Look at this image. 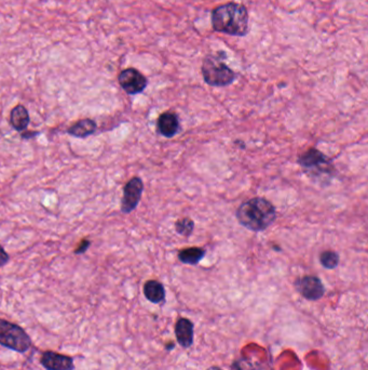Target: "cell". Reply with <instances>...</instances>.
<instances>
[{
	"label": "cell",
	"instance_id": "cell-1",
	"mask_svg": "<svg viewBox=\"0 0 368 370\" xmlns=\"http://www.w3.org/2000/svg\"><path fill=\"white\" fill-rule=\"evenodd\" d=\"M239 223L253 232L268 229L276 218L274 206L265 198L255 197L244 201L237 210Z\"/></svg>",
	"mask_w": 368,
	"mask_h": 370
},
{
	"label": "cell",
	"instance_id": "cell-2",
	"mask_svg": "<svg viewBox=\"0 0 368 370\" xmlns=\"http://www.w3.org/2000/svg\"><path fill=\"white\" fill-rule=\"evenodd\" d=\"M213 29L233 36H244L248 31V13L240 3H229L212 11Z\"/></svg>",
	"mask_w": 368,
	"mask_h": 370
},
{
	"label": "cell",
	"instance_id": "cell-3",
	"mask_svg": "<svg viewBox=\"0 0 368 370\" xmlns=\"http://www.w3.org/2000/svg\"><path fill=\"white\" fill-rule=\"evenodd\" d=\"M298 162L308 177L315 182L328 183L335 175V164L324 153L310 149L298 157Z\"/></svg>",
	"mask_w": 368,
	"mask_h": 370
},
{
	"label": "cell",
	"instance_id": "cell-4",
	"mask_svg": "<svg viewBox=\"0 0 368 370\" xmlns=\"http://www.w3.org/2000/svg\"><path fill=\"white\" fill-rule=\"evenodd\" d=\"M202 75L207 85L213 87H226L235 79V72L213 56L205 58L203 61Z\"/></svg>",
	"mask_w": 368,
	"mask_h": 370
},
{
	"label": "cell",
	"instance_id": "cell-5",
	"mask_svg": "<svg viewBox=\"0 0 368 370\" xmlns=\"http://www.w3.org/2000/svg\"><path fill=\"white\" fill-rule=\"evenodd\" d=\"M0 345L16 352L25 353L31 345V340L22 327L0 319Z\"/></svg>",
	"mask_w": 368,
	"mask_h": 370
},
{
	"label": "cell",
	"instance_id": "cell-6",
	"mask_svg": "<svg viewBox=\"0 0 368 370\" xmlns=\"http://www.w3.org/2000/svg\"><path fill=\"white\" fill-rule=\"evenodd\" d=\"M144 190V183L141 177H134L124 185L123 197L121 201V211L123 214H131L137 208Z\"/></svg>",
	"mask_w": 368,
	"mask_h": 370
},
{
	"label": "cell",
	"instance_id": "cell-7",
	"mask_svg": "<svg viewBox=\"0 0 368 370\" xmlns=\"http://www.w3.org/2000/svg\"><path fill=\"white\" fill-rule=\"evenodd\" d=\"M119 84L128 95H134L143 92L147 87V78L135 69H127L119 74Z\"/></svg>",
	"mask_w": 368,
	"mask_h": 370
},
{
	"label": "cell",
	"instance_id": "cell-8",
	"mask_svg": "<svg viewBox=\"0 0 368 370\" xmlns=\"http://www.w3.org/2000/svg\"><path fill=\"white\" fill-rule=\"evenodd\" d=\"M298 293L309 301L320 300L325 293V287L317 276H304L295 283Z\"/></svg>",
	"mask_w": 368,
	"mask_h": 370
},
{
	"label": "cell",
	"instance_id": "cell-9",
	"mask_svg": "<svg viewBox=\"0 0 368 370\" xmlns=\"http://www.w3.org/2000/svg\"><path fill=\"white\" fill-rule=\"evenodd\" d=\"M40 362L47 370H73L75 368L72 358L51 351L44 352Z\"/></svg>",
	"mask_w": 368,
	"mask_h": 370
},
{
	"label": "cell",
	"instance_id": "cell-10",
	"mask_svg": "<svg viewBox=\"0 0 368 370\" xmlns=\"http://www.w3.org/2000/svg\"><path fill=\"white\" fill-rule=\"evenodd\" d=\"M179 128L181 127H179V117L175 114L166 112L159 116L157 121V130L161 136L166 138H173L179 134Z\"/></svg>",
	"mask_w": 368,
	"mask_h": 370
},
{
	"label": "cell",
	"instance_id": "cell-11",
	"mask_svg": "<svg viewBox=\"0 0 368 370\" xmlns=\"http://www.w3.org/2000/svg\"><path fill=\"white\" fill-rule=\"evenodd\" d=\"M194 323L189 319H179L175 325V336L179 345L187 349L194 343Z\"/></svg>",
	"mask_w": 368,
	"mask_h": 370
},
{
	"label": "cell",
	"instance_id": "cell-12",
	"mask_svg": "<svg viewBox=\"0 0 368 370\" xmlns=\"http://www.w3.org/2000/svg\"><path fill=\"white\" fill-rule=\"evenodd\" d=\"M96 130V123L93 119H85L75 123L67 129V134L75 138L85 139L87 136H92Z\"/></svg>",
	"mask_w": 368,
	"mask_h": 370
},
{
	"label": "cell",
	"instance_id": "cell-13",
	"mask_svg": "<svg viewBox=\"0 0 368 370\" xmlns=\"http://www.w3.org/2000/svg\"><path fill=\"white\" fill-rule=\"evenodd\" d=\"M144 295L151 304H161L166 299V289L164 286L157 280H148L144 285Z\"/></svg>",
	"mask_w": 368,
	"mask_h": 370
},
{
	"label": "cell",
	"instance_id": "cell-14",
	"mask_svg": "<svg viewBox=\"0 0 368 370\" xmlns=\"http://www.w3.org/2000/svg\"><path fill=\"white\" fill-rule=\"evenodd\" d=\"M10 123L16 132H24L29 127V114L25 106L18 104L11 110Z\"/></svg>",
	"mask_w": 368,
	"mask_h": 370
},
{
	"label": "cell",
	"instance_id": "cell-15",
	"mask_svg": "<svg viewBox=\"0 0 368 370\" xmlns=\"http://www.w3.org/2000/svg\"><path fill=\"white\" fill-rule=\"evenodd\" d=\"M205 251L202 248L192 247L179 251V259L185 264L197 265L205 258Z\"/></svg>",
	"mask_w": 368,
	"mask_h": 370
},
{
	"label": "cell",
	"instance_id": "cell-16",
	"mask_svg": "<svg viewBox=\"0 0 368 370\" xmlns=\"http://www.w3.org/2000/svg\"><path fill=\"white\" fill-rule=\"evenodd\" d=\"M320 262L325 269L334 270L339 264V255L335 251H324L321 254Z\"/></svg>",
	"mask_w": 368,
	"mask_h": 370
},
{
	"label": "cell",
	"instance_id": "cell-17",
	"mask_svg": "<svg viewBox=\"0 0 368 370\" xmlns=\"http://www.w3.org/2000/svg\"><path fill=\"white\" fill-rule=\"evenodd\" d=\"M194 223L192 219L185 218L182 220H179L175 223V229H176L177 234L182 235V236L188 237L192 234L194 232Z\"/></svg>",
	"mask_w": 368,
	"mask_h": 370
},
{
	"label": "cell",
	"instance_id": "cell-18",
	"mask_svg": "<svg viewBox=\"0 0 368 370\" xmlns=\"http://www.w3.org/2000/svg\"><path fill=\"white\" fill-rule=\"evenodd\" d=\"M90 245H91V242H90L89 239H83V241H81V243L78 245L77 249L75 250V254H76V255H82V254H85V252L89 249Z\"/></svg>",
	"mask_w": 368,
	"mask_h": 370
},
{
	"label": "cell",
	"instance_id": "cell-19",
	"mask_svg": "<svg viewBox=\"0 0 368 370\" xmlns=\"http://www.w3.org/2000/svg\"><path fill=\"white\" fill-rule=\"evenodd\" d=\"M9 260H10V257L5 251V248L0 245V267H5L9 262Z\"/></svg>",
	"mask_w": 368,
	"mask_h": 370
},
{
	"label": "cell",
	"instance_id": "cell-20",
	"mask_svg": "<svg viewBox=\"0 0 368 370\" xmlns=\"http://www.w3.org/2000/svg\"><path fill=\"white\" fill-rule=\"evenodd\" d=\"M37 134H38V132H24V134H22V138H23V139H31V138H34V136H36Z\"/></svg>",
	"mask_w": 368,
	"mask_h": 370
},
{
	"label": "cell",
	"instance_id": "cell-21",
	"mask_svg": "<svg viewBox=\"0 0 368 370\" xmlns=\"http://www.w3.org/2000/svg\"><path fill=\"white\" fill-rule=\"evenodd\" d=\"M209 370H222L220 368L218 367H211Z\"/></svg>",
	"mask_w": 368,
	"mask_h": 370
}]
</instances>
